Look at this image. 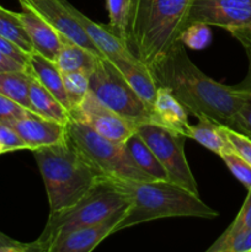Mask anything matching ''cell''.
<instances>
[{"instance_id":"obj_1","label":"cell","mask_w":251,"mask_h":252,"mask_svg":"<svg viewBox=\"0 0 251 252\" xmlns=\"http://www.w3.org/2000/svg\"><path fill=\"white\" fill-rule=\"evenodd\" d=\"M148 69L155 84L169 88L187 112L196 117L207 116L234 129L236 116L248 93L238 85H224L206 75L189 59L181 42H176L160 61Z\"/></svg>"},{"instance_id":"obj_2","label":"cell","mask_w":251,"mask_h":252,"mask_svg":"<svg viewBox=\"0 0 251 252\" xmlns=\"http://www.w3.org/2000/svg\"><path fill=\"white\" fill-rule=\"evenodd\" d=\"M191 4L192 0H132L126 44L147 68L180 41Z\"/></svg>"},{"instance_id":"obj_3","label":"cell","mask_w":251,"mask_h":252,"mask_svg":"<svg viewBox=\"0 0 251 252\" xmlns=\"http://www.w3.org/2000/svg\"><path fill=\"white\" fill-rule=\"evenodd\" d=\"M32 152L46 187L49 213L75 204L105 177L68 135L63 142Z\"/></svg>"},{"instance_id":"obj_4","label":"cell","mask_w":251,"mask_h":252,"mask_svg":"<svg viewBox=\"0 0 251 252\" xmlns=\"http://www.w3.org/2000/svg\"><path fill=\"white\" fill-rule=\"evenodd\" d=\"M129 197V206L115 229V233L142 223L170 217H197L213 219L216 209L207 206L199 196L171 181H118Z\"/></svg>"},{"instance_id":"obj_5","label":"cell","mask_w":251,"mask_h":252,"mask_svg":"<svg viewBox=\"0 0 251 252\" xmlns=\"http://www.w3.org/2000/svg\"><path fill=\"white\" fill-rule=\"evenodd\" d=\"M129 204V197L115 180L103 177L75 204L49 213L41 236L31 244V252H47L58 236L93 225L110 217L113 212Z\"/></svg>"},{"instance_id":"obj_6","label":"cell","mask_w":251,"mask_h":252,"mask_svg":"<svg viewBox=\"0 0 251 252\" xmlns=\"http://www.w3.org/2000/svg\"><path fill=\"white\" fill-rule=\"evenodd\" d=\"M66 135L86 159L105 177L118 181H153L133 161L125 144L112 142L98 134L84 122L69 117Z\"/></svg>"},{"instance_id":"obj_7","label":"cell","mask_w":251,"mask_h":252,"mask_svg":"<svg viewBox=\"0 0 251 252\" xmlns=\"http://www.w3.org/2000/svg\"><path fill=\"white\" fill-rule=\"evenodd\" d=\"M90 91L103 105L135 126L153 121L152 107L133 90L108 59H97L90 75Z\"/></svg>"},{"instance_id":"obj_8","label":"cell","mask_w":251,"mask_h":252,"mask_svg":"<svg viewBox=\"0 0 251 252\" xmlns=\"http://www.w3.org/2000/svg\"><path fill=\"white\" fill-rule=\"evenodd\" d=\"M135 132L149 145L166 170L170 181L199 196L197 181L185 155L186 137L154 122L139 123L135 126Z\"/></svg>"},{"instance_id":"obj_9","label":"cell","mask_w":251,"mask_h":252,"mask_svg":"<svg viewBox=\"0 0 251 252\" xmlns=\"http://www.w3.org/2000/svg\"><path fill=\"white\" fill-rule=\"evenodd\" d=\"M69 117L84 122L89 127L112 142L125 144L135 132V123L126 120L103 105L91 91L79 107L69 112Z\"/></svg>"},{"instance_id":"obj_10","label":"cell","mask_w":251,"mask_h":252,"mask_svg":"<svg viewBox=\"0 0 251 252\" xmlns=\"http://www.w3.org/2000/svg\"><path fill=\"white\" fill-rule=\"evenodd\" d=\"M20 5L30 7L41 15L59 33L74 43L84 47L98 58H105L100 49L94 44L89 34L71 12L68 0H19Z\"/></svg>"},{"instance_id":"obj_11","label":"cell","mask_w":251,"mask_h":252,"mask_svg":"<svg viewBox=\"0 0 251 252\" xmlns=\"http://www.w3.org/2000/svg\"><path fill=\"white\" fill-rule=\"evenodd\" d=\"M202 22L228 31L251 24V0H192L187 25Z\"/></svg>"},{"instance_id":"obj_12","label":"cell","mask_w":251,"mask_h":252,"mask_svg":"<svg viewBox=\"0 0 251 252\" xmlns=\"http://www.w3.org/2000/svg\"><path fill=\"white\" fill-rule=\"evenodd\" d=\"M129 206V204H128ZM113 212L110 217L93 225L84 226L58 236L49 245L47 252H90L100 245L107 236L115 234V229L125 216L127 207Z\"/></svg>"},{"instance_id":"obj_13","label":"cell","mask_w":251,"mask_h":252,"mask_svg":"<svg viewBox=\"0 0 251 252\" xmlns=\"http://www.w3.org/2000/svg\"><path fill=\"white\" fill-rule=\"evenodd\" d=\"M1 122L12 128L30 150L57 144L66 139V123L63 125L57 121L47 120L33 112L21 118Z\"/></svg>"},{"instance_id":"obj_14","label":"cell","mask_w":251,"mask_h":252,"mask_svg":"<svg viewBox=\"0 0 251 252\" xmlns=\"http://www.w3.org/2000/svg\"><path fill=\"white\" fill-rule=\"evenodd\" d=\"M21 7L22 11L17 15L31 39L33 51L54 62L62 46V34L36 11L25 5Z\"/></svg>"},{"instance_id":"obj_15","label":"cell","mask_w":251,"mask_h":252,"mask_svg":"<svg viewBox=\"0 0 251 252\" xmlns=\"http://www.w3.org/2000/svg\"><path fill=\"white\" fill-rule=\"evenodd\" d=\"M153 121L162 127L189 138L191 125L188 112L166 86H157L155 100L152 105Z\"/></svg>"},{"instance_id":"obj_16","label":"cell","mask_w":251,"mask_h":252,"mask_svg":"<svg viewBox=\"0 0 251 252\" xmlns=\"http://www.w3.org/2000/svg\"><path fill=\"white\" fill-rule=\"evenodd\" d=\"M70 9L71 12L74 14V16L78 19V21L80 22L81 26L84 27L86 33L89 34L91 41H93L94 44L100 49V52L103 54V57H105L106 59L113 61V59L118 58H137V57L133 56L132 52H130L129 48L127 47V44H126L122 39L118 38L117 36H115V34L108 30V27L93 21V20L89 19L88 16H85L83 12L79 11L76 7H74L73 5H70Z\"/></svg>"},{"instance_id":"obj_17","label":"cell","mask_w":251,"mask_h":252,"mask_svg":"<svg viewBox=\"0 0 251 252\" xmlns=\"http://www.w3.org/2000/svg\"><path fill=\"white\" fill-rule=\"evenodd\" d=\"M27 70L64 106L68 111L69 107L68 98H66L65 90H64L63 75L57 68L56 63L37 52H32L29 54V62H27Z\"/></svg>"},{"instance_id":"obj_18","label":"cell","mask_w":251,"mask_h":252,"mask_svg":"<svg viewBox=\"0 0 251 252\" xmlns=\"http://www.w3.org/2000/svg\"><path fill=\"white\" fill-rule=\"evenodd\" d=\"M29 96L34 113L63 125L68 122L69 111L31 73H30Z\"/></svg>"},{"instance_id":"obj_19","label":"cell","mask_w":251,"mask_h":252,"mask_svg":"<svg viewBox=\"0 0 251 252\" xmlns=\"http://www.w3.org/2000/svg\"><path fill=\"white\" fill-rule=\"evenodd\" d=\"M97 59L98 57L89 52L88 49L62 36V46L54 63L62 74L76 70L93 73Z\"/></svg>"},{"instance_id":"obj_20","label":"cell","mask_w":251,"mask_h":252,"mask_svg":"<svg viewBox=\"0 0 251 252\" xmlns=\"http://www.w3.org/2000/svg\"><path fill=\"white\" fill-rule=\"evenodd\" d=\"M197 120H198L197 125L191 126V132H189L191 139L196 140L197 143L211 152L216 153L217 155H220L225 150L231 149L230 143L224 132V126L203 115L197 116Z\"/></svg>"},{"instance_id":"obj_21","label":"cell","mask_w":251,"mask_h":252,"mask_svg":"<svg viewBox=\"0 0 251 252\" xmlns=\"http://www.w3.org/2000/svg\"><path fill=\"white\" fill-rule=\"evenodd\" d=\"M127 152L129 153L133 161L138 165L140 170L152 176L154 180L170 181L169 175L164 169L157 158L150 149L149 145L143 140V138L137 132L133 133L125 143Z\"/></svg>"},{"instance_id":"obj_22","label":"cell","mask_w":251,"mask_h":252,"mask_svg":"<svg viewBox=\"0 0 251 252\" xmlns=\"http://www.w3.org/2000/svg\"><path fill=\"white\" fill-rule=\"evenodd\" d=\"M30 73L26 71H0V94L11 98L26 110L33 112L29 96ZM34 113V112H33Z\"/></svg>"},{"instance_id":"obj_23","label":"cell","mask_w":251,"mask_h":252,"mask_svg":"<svg viewBox=\"0 0 251 252\" xmlns=\"http://www.w3.org/2000/svg\"><path fill=\"white\" fill-rule=\"evenodd\" d=\"M0 36L9 39L25 53L30 54L34 52L31 39L25 31L17 12L10 11L1 5H0Z\"/></svg>"},{"instance_id":"obj_24","label":"cell","mask_w":251,"mask_h":252,"mask_svg":"<svg viewBox=\"0 0 251 252\" xmlns=\"http://www.w3.org/2000/svg\"><path fill=\"white\" fill-rule=\"evenodd\" d=\"M62 75H63L64 90L68 98L69 107H70V111L75 110L83 102L86 94L90 91L91 73L86 70H76L64 73Z\"/></svg>"},{"instance_id":"obj_25","label":"cell","mask_w":251,"mask_h":252,"mask_svg":"<svg viewBox=\"0 0 251 252\" xmlns=\"http://www.w3.org/2000/svg\"><path fill=\"white\" fill-rule=\"evenodd\" d=\"M106 5L110 17L108 30L126 43L132 0H106Z\"/></svg>"},{"instance_id":"obj_26","label":"cell","mask_w":251,"mask_h":252,"mask_svg":"<svg viewBox=\"0 0 251 252\" xmlns=\"http://www.w3.org/2000/svg\"><path fill=\"white\" fill-rule=\"evenodd\" d=\"M208 252H251V229L224 231Z\"/></svg>"},{"instance_id":"obj_27","label":"cell","mask_w":251,"mask_h":252,"mask_svg":"<svg viewBox=\"0 0 251 252\" xmlns=\"http://www.w3.org/2000/svg\"><path fill=\"white\" fill-rule=\"evenodd\" d=\"M212 41V31L208 25L202 22H192L187 25L180 36V42L185 47L192 49H203Z\"/></svg>"},{"instance_id":"obj_28","label":"cell","mask_w":251,"mask_h":252,"mask_svg":"<svg viewBox=\"0 0 251 252\" xmlns=\"http://www.w3.org/2000/svg\"><path fill=\"white\" fill-rule=\"evenodd\" d=\"M219 157L228 166L231 174L244 185L248 189H251V165L246 162L240 155L236 154L233 148L221 153Z\"/></svg>"},{"instance_id":"obj_29","label":"cell","mask_w":251,"mask_h":252,"mask_svg":"<svg viewBox=\"0 0 251 252\" xmlns=\"http://www.w3.org/2000/svg\"><path fill=\"white\" fill-rule=\"evenodd\" d=\"M224 132H225L226 138H228L234 152L251 165V138L241 134L231 128L225 127V126H224Z\"/></svg>"},{"instance_id":"obj_30","label":"cell","mask_w":251,"mask_h":252,"mask_svg":"<svg viewBox=\"0 0 251 252\" xmlns=\"http://www.w3.org/2000/svg\"><path fill=\"white\" fill-rule=\"evenodd\" d=\"M0 143L4 147L5 153L27 149V145L17 135V133L12 128H10L9 126L5 125L4 122H1V121H0Z\"/></svg>"},{"instance_id":"obj_31","label":"cell","mask_w":251,"mask_h":252,"mask_svg":"<svg viewBox=\"0 0 251 252\" xmlns=\"http://www.w3.org/2000/svg\"><path fill=\"white\" fill-rule=\"evenodd\" d=\"M246 93H248V96L236 116L234 130L251 138V91H246Z\"/></svg>"},{"instance_id":"obj_32","label":"cell","mask_w":251,"mask_h":252,"mask_svg":"<svg viewBox=\"0 0 251 252\" xmlns=\"http://www.w3.org/2000/svg\"><path fill=\"white\" fill-rule=\"evenodd\" d=\"M31 111L26 110L21 105L12 101L11 98L0 94V121L15 120V118H21L24 116L29 115Z\"/></svg>"},{"instance_id":"obj_33","label":"cell","mask_w":251,"mask_h":252,"mask_svg":"<svg viewBox=\"0 0 251 252\" xmlns=\"http://www.w3.org/2000/svg\"><path fill=\"white\" fill-rule=\"evenodd\" d=\"M243 229H251V189H248V196L239 211L238 216L229 225L226 231H238Z\"/></svg>"},{"instance_id":"obj_34","label":"cell","mask_w":251,"mask_h":252,"mask_svg":"<svg viewBox=\"0 0 251 252\" xmlns=\"http://www.w3.org/2000/svg\"><path fill=\"white\" fill-rule=\"evenodd\" d=\"M0 52L5 56L10 57L14 61L19 62L22 65L27 66V62H29V54L25 53L22 49H20L19 47L15 46L12 42H10L9 39H6L5 37L0 36Z\"/></svg>"},{"instance_id":"obj_35","label":"cell","mask_w":251,"mask_h":252,"mask_svg":"<svg viewBox=\"0 0 251 252\" xmlns=\"http://www.w3.org/2000/svg\"><path fill=\"white\" fill-rule=\"evenodd\" d=\"M0 252H31V244L20 243L0 231Z\"/></svg>"},{"instance_id":"obj_36","label":"cell","mask_w":251,"mask_h":252,"mask_svg":"<svg viewBox=\"0 0 251 252\" xmlns=\"http://www.w3.org/2000/svg\"><path fill=\"white\" fill-rule=\"evenodd\" d=\"M229 32L243 44L244 49L248 54L249 68H251V24L244 27H239V29L230 30Z\"/></svg>"},{"instance_id":"obj_37","label":"cell","mask_w":251,"mask_h":252,"mask_svg":"<svg viewBox=\"0 0 251 252\" xmlns=\"http://www.w3.org/2000/svg\"><path fill=\"white\" fill-rule=\"evenodd\" d=\"M27 66L0 52V71H26Z\"/></svg>"},{"instance_id":"obj_38","label":"cell","mask_w":251,"mask_h":252,"mask_svg":"<svg viewBox=\"0 0 251 252\" xmlns=\"http://www.w3.org/2000/svg\"><path fill=\"white\" fill-rule=\"evenodd\" d=\"M0 154H5L4 147H2V145H1V143H0Z\"/></svg>"}]
</instances>
